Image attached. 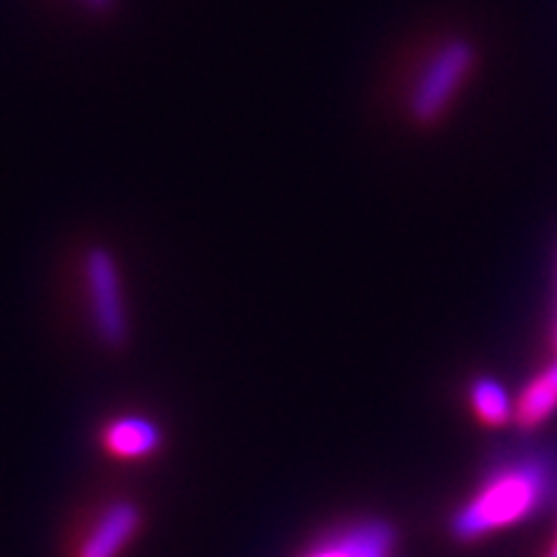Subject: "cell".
<instances>
[{
	"mask_svg": "<svg viewBox=\"0 0 557 557\" xmlns=\"http://www.w3.org/2000/svg\"><path fill=\"white\" fill-rule=\"evenodd\" d=\"M70 269L94 338L109 351H122L129 344L132 320L120 253L103 238L86 235L70 246Z\"/></svg>",
	"mask_w": 557,
	"mask_h": 557,
	"instance_id": "obj_1",
	"label": "cell"
},
{
	"mask_svg": "<svg viewBox=\"0 0 557 557\" xmlns=\"http://www.w3.org/2000/svg\"><path fill=\"white\" fill-rule=\"evenodd\" d=\"M555 487V470L545 459L527 457L498 468L468 506L451 519L457 540H478L483 534L521 521L540 511Z\"/></svg>",
	"mask_w": 557,
	"mask_h": 557,
	"instance_id": "obj_2",
	"label": "cell"
},
{
	"mask_svg": "<svg viewBox=\"0 0 557 557\" xmlns=\"http://www.w3.org/2000/svg\"><path fill=\"white\" fill-rule=\"evenodd\" d=\"M475 65V50L465 39H449L418 70L408 94V114L418 124H431L444 114L449 101Z\"/></svg>",
	"mask_w": 557,
	"mask_h": 557,
	"instance_id": "obj_3",
	"label": "cell"
},
{
	"mask_svg": "<svg viewBox=\"0 0 557 557\" xmlns=\"http://www.w3.org/2000/svg\"><path fill=\"white\" fill-rule=\"evenodd\" d=\"M143 524L145 513L135 500H109L83 532L73 549V557H122L137 540V534L143 532Z\"/></svg>",
	"mask_w": 557,
	"mask_h": 557,
	"instance_id": "obj_4",
	"label": "cell"
},
{
	"mask_svg": "<svg viewBox=\"0 0 557 557\" xmlns=\"http://www.w3.org/2000/svg\"><path fill=\"white\" fill-rule=\"evenodd\" d=\"M395 529L382 519H361L331 532L302 557H393Z\"/></svg>",
	"mask_w": 557,
	"mask_h": 557,
	"instance_id": "obj_5",
	"label": "cell"
},
{
	"mask_svg": "<svg viewBox=\"0 0 557 557\" xmlns=\"http://www.w3.org/2000/svg\"><path fill=\"white\" fill-rule=\"evenodd\" d=\"M101 449L122 462H139L163 449V431L148 416H116L103 423L99 434Z\"/></svg>",
	"mask_w": 557,
	"mask_h": 557,
	"instance_id": "obj_6",
	"label": "cell"
},
{
	"mask_svg": "<svg viewBox=\"0 0 557 557\" xmlns=\"http://www.w3.org/2000/svg\"><path fill=\"white\" fill-rule=\"evenodd\" d=\"M557 408V364L540 374L537 380L529 385L517 403V423L521 429L540 426L545 418L553 416Z\"/></svg>",
	"mask_w": 557,
	"mask_h": 557,
	"instance_id": "obj_7",
	"label": "cell"
},
{
	"mask_svg": "<svg viewBox=\"0 0 557 557\" xmlns=\"http://www.w3.org/2000/svg\"><path fill=\"white\" fill-rule=\"evenodd\" d=\"M472 406H475L478 416L483 418L491 426H500L508 418V398L504 387L493 380H478L472 385Z\"/></svg>",
	"mask_w": 557,
	"mask_h": 557,
	"instance_id": "obj_8",
	"label": "cell"
},
{
	"mask_svg": "<svg viewBox=\"0 0 557 557\" xmlns=\"http://www.w3.org/2000/svg\"><path fill=\"white\" fill-rule=\"evenodd\" d=\"M60 3L88 21H111L122 13L124 0H60Z\"/></svg>",
	"mask_w": 557,
	"mask_h": 557,
	"instance_id": "obj_9",
	"label": "cell"
},
{
	"mask_svg": "<svg viewBox=\"0 0 557 557\" xmlns=\"http://www.w3.org/2000/svg\"><path fill=\"white\" fill-rule=\"evenodd\" d=\"M549 557H557V545H555V549H553V555H549Z\"/></svg>",
	"mask_w": 557,
	"mask_h": 557,
	"instance_id": "obj_10",
	"label": "cell"
}]
</instances>
